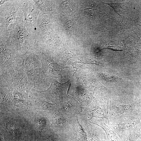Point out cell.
<instances>
[{
    "mask_svg": "<svg viewBox=\"0 0 141 141\" xmlns=\"http://www.w3.org/2000/svg\"><path fill=\"white\" fill-rule=\"evenodd\" d=\"M71 80L63 83L56 81H52L49 87L42 91L31 89V91L35 96L48 99L56 105L66 102L71 98L68 96V89L70 86Z\"/></svg>",
    "mask_w": 141,
    "mask_h": 141,
    "instance_id": "obj_1",
    "label": "cell"
},
{
    "mask_svg": "<svg viewBox=\"0 0 141 141\" xmlns=\"http://www.w3.org/2000/svg\"><path fill=\"white\" fill-rule=\"evenodd\" d=\"M108 124L121 138L129 131L141 123V113L138 111L126 113L109 119Z\"/></svg>",
    "mask_w": 141,
    "mask_h": 141,
    "instance_id": "obj_2",
    "label": "cell"
},
{
    "mask_svg": "<svg viewBox=\"0 0 141 141\" xmlns=\"http://www.w3.org/2000/svg\"><path fill=\"white\" fill-rule=\"evenodd\" d=\"M78 116L79 120L87 121L93 118H104L108 123L109 121L108 103L94 101L83 108L82 112Z\"/></svg>",
    "mask_w": 141,
    "mask_h": 141,
    "instance_id": "obj_3",
    "label": "cell"
},
{
    "mask_svg": "<svg viewBox=\"0 0 141 141\" xmlns=\"http://www.w3.org/2000/svg\"><path fill=\"white\" fill-rule=\"evenodd\" d=\"M66 135L69 136L74 141H87L86 133L78 119V115L74 116L61 125Z\"/></svg>",
    "mask_w": 141,
    "mask_h": 141,
    "instance_id": "obj_4",
    "label": "cell"
},
{
    "mask_svg": "<svg viewBox=\"0 0 141 141\" xmlns=\"http://www.w3.org/2000/svg\"><path fill=\"white\" fill-rule=\"evenodd\" d=\"M41 60L42 67L40 69L44 81L46 78L50 77L59 80L61 79L62 70L68 68L60 65L52 58L44 55H42Z\"/></svg>",
    "mask_w": 141,
    "mask_h": 141,
    "instance_id": "obj_5",
    "label": "cell"
},
{
    "mask_svg": "<svg viewBox=\"0 0 141 141\" xmlns=\"http://www.w3.org/2000/svg\"><path fill=\"white\" fill-rule=\"evenodd\" d=\"M20 59L15 61L24 71L25 73L28 71L42 67L41 60L36 57L31 52H27L26 54L20 56Z\"/></svg>",
    "mask_w": 141,
    "mask_h": 141,
    "instance_id": "obj_6",
    "label": "cell"
},
{
    "mask_svg": "<svg viewBox=\"0 0 141 141\" xmlns=\"http://www.w3.org/2000/svg\"><path fill=\"white\" fill-rule=\"evenodd\" d=\"M56 105L57 109L69 118L74 116L79 115L83 110V107L72 97L69 100Z\"/></svg>",
    "mask_w": 141,
    "mask_h": 141,
    "instance_id": "obj_7",
    "label": "cell"
},
{
    "mask_svg": "<svg viewBox=\"0 0 141 141\" xmlns=\"http://www.w3.org/2000/svg\"><path fill=\"white\" fill-rule=\"evenodd\" d=\"M85 129L89 137V141H103L104 132L101 128L87 121L79 120Z\"/></svg>",
    "mask_w": 141,
    "mask_h": 141,
    "instance_id": "obj_8",
    "label": "cell"
},
{
    "mask_svg": "<svg viewBox=\"0 0 141 141\" xmlns=\"http://www.w3.org/2000/svg\"><path fill=\"white\" fill-rule=\"evenodd\" d=\"M101 128L106 133L108 141H121V139L113 129L105 123L103 118H93L88 121Z\"/></svg>",
    "mask_w": 141,
    "mask_h": 141,
    "instance_id": "obj_9",
    "label": "cell"
},
{
    "mask_svg": "<svg viewBox=\"0 0 141 141\" xmlns=\"http://www.w3.org/2000/svg\"><path fill=\"white\" fill-rule=\"evenodd\" d=\"M72 97L78 102L83 108L91 103L92 97L87 91L84 90H76L72 93Z\"/></svg>",
    "mask_w": 141,
    "mask_h": 141,
    "instance_id": "obj_10",
    "label": "cell"
},
{
    "mask_svg": "<svg viewBox=\"0 0 141 141\" xmlns=\"http://www.w3.org/2000/svg\"><path fill=\"white\" fill-rule=\"evenodd\" d=\"M69 119L66 115L57 109L53 114L51 120L52 124L61 125L66 122Z\"/></svg>",
    "mask_w": 141,
    "mask_h": 141,
    "instance_id": "obj_11",
    "label": "cell"
},
{
    "mask_svg": "<svg viewBox=\"0 0 141 141\" xmlns=\"http://www.w3.org/2000/svg\"><path fill=\"white\" fill-rule=\"evenodd\" d=\"M76 20L73 19L67 20L64 23L67 34L68 37L72 36L74 33Z\"/></svg>",
    "mask_w": 141,
    "mask_h": 141,
    "instance_id": "obj_12",
    "label": "cell"
},
{
    "mask_svg": "<svg viewBox=\"0 0 141 141\" xmlns=\"http://www.w3.org/2000/svg\"><path fill=\"white\" fill-rule=\"evenodd\" d=\"M104 79L108 82H113L119 79V78L115 75H112L106 73H103Z\"/></svg>",
    "mask_w": 141,
    "mask_h": 141,
    "instance_id": "obj_13",
    "label": "cell"
},
{
    "mask_svg": "<svg viewBox=\"0 0 141 141\" xmlns=\"http://www.w3.org/2000/svg\"><path fill=\"white\" fill-rule=\"evenodd\" d=\"M46 125V121L45 119L38 120L37 122V126L40 128H43L45 127Z\"/></svg>",
    "mask_w": 141,
    "mask_h": 141,
    "instance_id": "obj_14",
    "label": "cell"
},
{
    "mask_svg": "<svg viewBox=\"0 0 141 141\" xmlns=\"http://www.w3.org/2000/svg\"><path fill=\"white\" fill-rule=\"evenodd\" d=\"M105 3L107 4L111 7H112L115 11H116V8L120 5L121 3Z\"/></svg>",
    "mask_w": 141,
    "mask_h": 141,
    "instance_id": "obj_15",
    "label": "cell"
},
{
    "mask_svg": "<svg viewBox=\"0 0 141 141\" xmlns=\"http://www.w3.org/2000/svg\"><path fill=\"white\" fill-rule=\"evenodd\" d=\"M140 112L141 113V105H140Z\"/></svg>",
    "mask_w": 141,
    "mask_h": 141,
    "instance_id": "obj_16",
    "label": "cell"
},
{
    "mask_svg": "<svg viewBox=\"0 0 141 141\" xmlns=\"http://www.w3.org/2000/svg\"></svg>",
    "mask_w": 141,
    "mask_h": 141,
    "instance_id": "obj_17",
    "label": "cell"
}]
</instances>
